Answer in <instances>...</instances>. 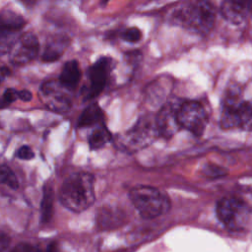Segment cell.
<instances>
[{
    "label": "cell",
    "instance_id": "obj_1",
    "mask_svg": "<svg viewBox=\"0 0 252 252\" xmlns=\"http://www.w3.org/2000/svg\"><path fill=\"white\" fill-rule=\"evenodd\" d=\"M94 178L88 172H76L68 176L59 190V200L69 211L81 213L95 200Z\"/></svg>",
    "mask_w": 252,
    "mask_h": 252
},
{
    "label": "cell",
    "instance_id": "obj_2",
    "mask_svg": "<svg viewBox=\"0 0 252 252\" xmlns=\"http://www.w3.org/2000/svg\"><path fill=\"white\" fill-rule=\"evenodd\" d=\"M216 11L208 0H199L175 11L173 22L200 34H207L214 27Z\"/></svg>",
    "mask_w": 252,
    "mask_h": 252
},
{
    "label": "cell",
    "instance_id": "obj_3",
    "mask_svg": "<svg viewBox=\"0 0 252 252\" xmlns=\"http://www.w3.org/2000/svg\"><path fill=\"white\" fill-rule=\"evenodd\" d=\"M129 198L144 219H155L166 213L170 207L167 196L149 185L134 186L129 192Z\"/></svg>",
    "mask_w": 252,
    "mask_h": 252
},
{
    "label": "cell",
    "instance_id": "obj_4",
    "mask_svg": "<svg viewBox=\"0 0 252 252\" xmlns=\"http://www.w3.org/2000/svg\"><path fill=\"white\" fill-rule=\"evenodd\" d=\"M177 117L180 126L195 136H201L208 123V115L205 108L201 103L194 100L181 103Z\"/></svg>",
    "mask_w": 252,
    "mask_h": 252
},
{
    "label": "cell",
    "instance_id": "obj_5",
    "mask_svg": "<svg viewBox=\"0 0 252 252\" xmlns=\"http://www.w3.org/2000/svg\"><path fill=\"white\" fill-rule=\"evenodd\" d=\"M216 211L220 222L231 229L240 228L247 215L246 204L236 197H223L218 202Z\"/></svg>",
    "mask_w": 252,
    "mask_h": 252
},
{
    "label": "cell",
    "instance_id": "obj_6",
    "mask_svg": "<svg viewBox=\"0 0 252 252\" xmlns=\"http://www.w3.org/2000/svg\"><path fill=\"white\" fill-rule=\"evenodd\" d=\"M115 62L110 57H100L88 70L90 86L84 89L83 93L87 98L98 95L103 90L108 74L114 69Z\"/></svg>",
    "mask_w": 252,
    "mask_h": 252
},
{
    "label": "cell",
    "instance_id": "obj_7",
    "mask_svg": "<svg viewBox=\"0 0 252 252\" xmlns=\"http://www.w3.org/2000/svg\"><path fill=\"white\" fill-rule=\"evenodd\" d=\"M39 50L36 36L31 32L20 35L12 45L9 56L14 65H25L33 60Z\"/></svg>",
    "mask_w": 252,
    "mask_h": 252
},
{
    "label": "cell",
    "instance_id": "obj_8",
    "mask_svg": "<svg viewBox=\"0 0 252 252\" xmlns=\"http://www.w3.org/2000/svg\"><path fill=\"white\" fill-rule=\"evenodd\" d=\"M158 134L157 124H154L150 119H141L124 137V144L133 149L141 148L149 143Z\"/></svg>",
    "mask_w": 252,
    "mask_h": 252
},
{
    "label": "cell",
    "instance_id": "obj_9",
    "mask_svg": "<svg viewBox=\"0 0 252 252\" xmlns=\"http://www.w3.org/2000/svg\"><path fill=\"white\" fill-rule=\"evenodd\" d=\"M179 106L180 104L176 105L174 102H167L158 110L156 124L158 134L162 137L170 138L181 128L177 117Z\"/></svg>",
    "mask_w": 252,
    "mask_h": 252
},
{
    "label": "cell",
    "instance_id": "obj_10",
    "mask_svg": "<svg viewBox=\"0 0 252 252\" xmlns=\"http://www.w3.org/2000/svg\"><path fill=\"white\" fill-rule=\"evenodd\" d=\"M41 97L48 108L56 112H65L71 106L70 98L59 90L54 82H45L40 87Z\"/></svg>",
    "mask_w": 252,
    "mask_h": 252
},
{
    "label": "cell",
    "instance_id": "obj_11",
    "mask_svg": "<svg viewBox=\"0 0 252 252\" xmlns=\"http://www.w3.org/2000/svg\"><path fill=\"white\" fill-rule=\"evenodd\" d=\"M251 6L252 0H222L220 12L226 21L238 25L251 12Z\"/></svg>",
    "mask_w": 252,
    "mask_h": 252
},
{
    "label": "cell",
    "instance_id": "obj_12",
    "mask_svg": "<svg viewBox=\"0 0 252 252\" xmlns=\"http://www.w3.org/2000/svg\"><path fill=\"white\" fill-rule=\"evenodd\" d=\"M125 220L123 212L117 209L104 208L97 215V225L102 229H113L120 226Z\"/></svg>",
    "mask_w": 252,
    "mask_h": 252
},
{
    "label": "cell",
    "instance_id": "obj_13",
    "mask_svg": "<svg viewBox=\"0 0 252 252\" xmlns=\"http://www.w3.org/2000/svg\"><path fill=\"white\" fill-rule=\"evenodd\" d=\"M80 79H81V70L78 62L76 60H71L66 62L62 68V71L59 77L60 84L65 89L73 90L77 87Z\"/></svg>",
    "mask_w": 252,
    "mask_h": 252
},
{
    "label": "cell",
    "instance_id": "obj_14",
    "mask_svg": "<svg viewBox=\"0 0 252 252\" xmlns=\"http://www.w3.org/2000/svg\"><path fill=\"white\" fill-rule=\"evenodd\" d=\"M25 25L24 19L13 12H3L1 16V33L15 34Z\"/></svg>",
    "mask_w": 252,
    "mask_h": 252
},
{
    "label": "cell",
    "instance_id": "obj_15",
    "mask_svg": "<svg viewBox=\"0 0 252 252\" xmlns=\"http://www.w3.org/2000/svg\"><path fill=\"white\" fill-rule=\"evenodd\" d=\"M103 113L97 103L89 105L78 119V127H89L94 125L102 120Z\"/></svg>",
    "mask_w": 252,
    "mask_h": 252
},
{
    "label": "cell",
    "instance_id": "obj_16",
    "mask_svg": "<svg viewBox=\"0 0 252 252\" xmlns=\"http://www.w3.org/2000/svg\"><path fill=\"white\" fill-rule=\"evenodd\" d=\"M238 128L252 131V100L242 101L237 108Z\"/></svg>",
    "mask_w": 252,
    "mask_h": 252
},
{
    "label": "cell",
    "instance_id": "obj_17",
    "mask_svg": "<svg viewBox=\"0 0 252 252\" xmlns=\"http://www.w3.org/2000/svg\"><path fill=\"white\" fill-rule=\"evenodd\" d=\"M67 42L64 41V38L54 39L53 41L48 42L45 47V50L42 54V60L45 62H52L58 60L62 53L64 52V48Z\"/></svg>",
    "mask_w": 252,
    "mask_h": 252
},
{
    "label": "cell",
    "instance_id": "obj_18",
    "mask_svg": "<svg viewBox=\"0 0 252 252\" xmlns=\"http://www.w3.org/2000/svg\"><path fill=\"white\" fill-rule=\"evenodd\" d=\"M110 140V134L103 126L97 127L89 137V145L92 150L102 148Z\"/></svg>",
    "mask_w": 252,
    "mask_h": 252
},
{
    "label": "cell",
    "instance_id": "obj_19",
    "mask_svg": "<svg viewBox=\"0 0 252 252\" xmlns=\"http://www.w3.org/2000/svg\"><path fill=\"white\" fill-rule=\"evenodd\" d=\"M40 219L42 222H47L52 217L53 213V194L50 187H45L40 207Z\"/></svg>",
    "mask_w": 252,
    "mask_h": 252
},
{
    "label": "cell",
    "instance_id": "obj_20",
    "mask_svg": "<svg viewBox=\"0 0 252 252\" xmlns=\"http://www.w3.org/2000/svg\"><path fill=\"white\" fill-rule=\"evenodd\" d=\"M1 182L8 185L12 189H17L19 187V182L15 173L9 166L5 164L1 166Z\"/></svg>",
    "mask_w": 252,
    "mask_h": 252
},
{
    "label": "cell",
    "instance_id": "obj_21",
    "mask_svg": "<svg viewBox=\"0 0 252 252\" xmlns=\"http://www.w3.org/2000/svg\"><path fill=\"white\" fill-rule=\"evenodd\" d=\"M121 38L124 39L125 41H128V42H137L141 39L142 37V33H141V31L138 29V28H135V27H131L129 29H126L122 32L121 33Z\"/></svg>",
    "mask_w": 252,
    "mask_h": 252
},
{
    "label": "cell",
    "instance_id": "obj_22",
    "mask_svg": "<svg viewBox=\"0 0 252 252\" xmlns=\"http://www.w3.org/2000/svg\"><path fill=\"white\" fill-rule=\"evenodd\" d=\"M204 174L210 178H217L226 174V170L216 164H207L203 170Z\"/></svg>",
    "mask_w": 252,
    "mask_h": 252
},
{
    "label": "cell",
    "instance_id": "obj_23",
    "mask_svg": "<svg viewBox=\"0 0 252 252\" xmlns=\"http://www.w3.org/2000/svg\"><path fill=\"white\" fill-rule=\"evenodd\" d=\"M17 98H19L18 96V91L15 90V89H7L4 94H3V96H2V107H5L6 105H9L11 104L12 102H14Z\"/></svg>",
    "mask_w": 252,
    "mask_h": 252
},
{
    "label": "cell",
    "instance_id": "obj_24",
    "mask_svg": "<svg viewBox=\"0 0 252 252\" xmlns=\"http://www.w3.org/2000/svg\"><path fill=\"white\" fill-rule=\"evenodd\" d=\"M16 156H17V158H19L21 159L29 160V159H32L34 157V154H33L32 150L29 146H22L17 151Z\"/></svg>",
    "mask_w": 252,
    "mask_h": 252
},
{
    "label": "cell",
    "instance_id": "obj_25",
    "mask_svg": "<svg viewBox=\"0 0 252 252\" xmlns=\"http://www.w3.org/2000/svg\"><path fill=\"white\" fill-rule=\"evenodd\" d=\"M10 252H40V250L32 244L28 243H20L15 246Z\"/></svg>",
    "mask_w": 252,
    "mask_h": 252
},
{
    "label": "cell",
    "instance_id": "obj_26",
    "mask_svg": "<svg viewBox=\"0 0 252 252\" xmlns=\"http://www.w3.org/2000/svg\"><path fill=\"white\" fill-rule=\"evenodd\" d=\"M18 96L23 101H30L32 99V94L28 90L18 91Z\"/></svg>",
    "mask_w": 252,
    "mask_h": 252
},
{
    "label": "cell",
    "instance_id": "obj_27",
    "mask_svg": "<svg viewBox=\"0 0 252 252\" xmlns=\"http://www.w3.org/2000/svg\"><path fill=\"white\" fill-rule=\"evenodd\" d=\"M8 243H9V237H8L6 234L2 233V234H1V237H0L1 251H4V250H5V248H6V246L8 245Z\"/></svg>",
    "mask_w": 252,
    "mask_h": 252
},
{
    "label": "cell",
    "instance_id": "obj_28",
    "mask_svg": "<svg viewBox=\"0 0 252 252\" xmlns=\"http://www.w3.org/2000/svg\"><path fill=\"white\" fill-rule=\"evenodd\" d=\"M9 74H10V70L7 67L3 66L1 68V80L3 81L7 76H9Z\"/></svg>",
    "mask_w": 252,
    "mask_h": 252
},
{
    "label": "cell",
    "instance_id": "obj_29",
    "mask_svg": "<svg viewBox=\"0 0 252 252\" xmlns=\"http://www.w3.org/2000/svg\"><path fill=\"white\" fill-rule=\"evenodd\" d=\"M46 252H59L57 244L56 243H51L49 244V246L46 249Z\"/></svg>",
    "mask_w": 252,
    "mask_h": 252
},
{
    "label": "cell",
    "instance_id": "obj_30",
    "mask_svg": "<svg viewBox=\"0 0 252 252\" xmlns=\"http://www.w3.org/2000/svg\"><path fill=\"white\" fill-rule=\"evenodd\" d=\"M107 1H109V0H102V3L105 4V3H107Z\"/></svg>",
    "mask_w": 252,
    "mask_h": 252
}]
</instances>
